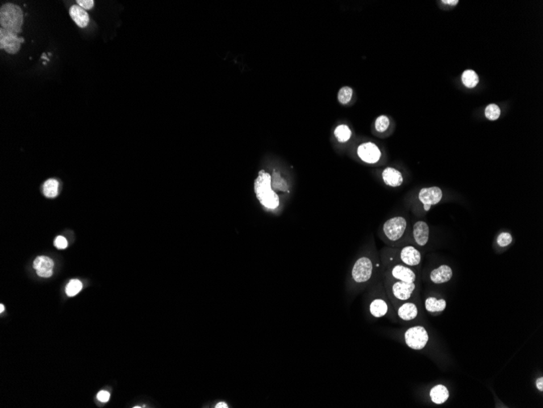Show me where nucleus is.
<instances>
[{
	"mask_svg": "<svg viewBox=\"0 0 543 408\" xmlns=\"http://www.w3.org/2000/svg\"><path fill=\"white\" fill-rule=\"evenodd\" d=\"M382 274V263L375 247L369 248L354 261L346 281L348 296L362 292L377 282Z\"/></svg>",
	"mask_w": 543,
	"mask_h": 408,
	"instance_id": "obj_1",
	"label": "nucleus"
},
{
	"mask_svg": "<svg viewBox=\"0 0 543 408\" xmlns=\"http://www.w3.org/2000/svg\"><path fill=\"white\" fill-rule=\"evenodd\" d=\"M379 235L381 240L389 247H399L412 244L411 222L403 215H396L388 218L381 225Z\"/></svg>",
	"mask_w": 543,
	"mask_h": 408,
	"instance_id": "obj_2",
	"label": "nucleus"
},
{
	"mask_svg": "<svg viewBox=\"0 0 543 408\" xmlns=\"http://www.w3.org/2000/svg\"><path fill=\"white\" fill-rule=\"evenodd\" d=\"M422 260L421 250L412 244L399 247H387L381 251L382 267L398 263L420 271Z\"/></svg>",
	"mask_w": 543,
	"mask_h": 408,
	"instance_id": "obj_3",
	"label": "nucleus"
},
{
	"mask_svg": "<svg viewBox=\"0 0 543 408\" xmlns=\"http://www.w3.org/2000/svg\"><path fill=\"white\" fill-rule=\"evenodd\" d=\"M383 284L392 306L415 299L420 296V283H406L383 278Z\"/></svg>",
	"mask_w": 543,
	"mask_h": 408,
	"instance_id": "obj_4",
	"label": "nucleus"
},
{
	"mask_svg": "<svg viewBox=\"0 0 543 408\" xmlns=\"http://www.w3.org/2000/svg\"><path fill=\"white\" fill-rule=\"evenodd\" d=\"M254 189L258 201L264 207L271 210L279 207V196L272 188L270 174L260 171L254 184Z\"/></svg>",
	"mask_w": 543,
	"mask_h": 408,
	"instance_id": "obj_5",
	"label": "nucleus"
},
{
	"mask_svg": "<svg viewBox=\"0 0 543 408\" xmlns=\"http://www.w3.org/2000/svg\"><path fill=\"white\" fill-rule=\"evenodd\" d=\"M23 12L20 7L13 4H6L0 9L1 29L7 32L17 34L22 31Z\"/></svg>",
	"mask_w": 543,
	"mask_h": 408,
	"instance_id": "obj_6",
	"label": "nucleus"
},
{
	"mask_svg": "<svg viewBox=\"0 0 543 408\" xmlns=\"http://www.w3.org/2000/svg\"><path fill=\"white\" fill-rule=\"evenodd\" d=\"M382 277L401 282L420 283L419 270L398 263L383 267Z\"/></svg>",
	"mask_w": 543,
	"mask_h": 408,
	"instance_id": "obj_7",
	"label": "nucleus"
},
{
	"mask_svg": "<svg viewBox=\"0 0 543 408\" xmlns=\"http://www.w3.org/2000/svg\"><path fill=\"white\" fill-rule=\"evenodd\" d=\"M403 341L406 346L411 350L421 351L428 344L429 336L425 328L421 325H415L404 332Z\"/></svg>",
	"mask_w": 543,
	"mask_h": 408,
	"instance_id": "obj_8",
	"label": "nucleus"
},
{
	"mask_svg": "<svg viewBox=\"0 0 543 408\" xmlns=\"http://www.w3.org/2000/svg\"><path fill=\"white\" fill-rule=\"evenodd\" d=\"M443 191L438 186L423 188L418 192L416 201L422 206V210L428 212L431 208L439 205L443 199Z\"/></svg>",
	"mask_w": 543,
	"mask_h": 408,
	"instance_id": "obj_9",
	"label": "nucleus"
},
{
	"mask_svg": "<svg viewBox=\"0 0 543 408\" xmlns=\"http://www.w3.org/2000/svg\"><path fill=\"white\" fill-rule=\"evenodd\" d=\"M429 237H430V229L425 221L417 220L411 224L412 244L421 250L428 244Z\"/></svg>",
	"mask_w": 543,
	"mask_h": 408,
	"instance_id": "obj_10",
	"label": "nucleus"
},
{
	"mask_svg": "<svg viewBox=\"0 0 543 408\" xmlns=\"http://www.w3.org/2000/svg\"><path fill=\"white\" fill-rule=\"evenodd\" d=\"M359 158L364 163L377 164L381 158V151L379 147L373 142H364L357 147Z\"/></svg>",
	"mask_w": 543,
	"mask_h": 408,
	"instance_id": "obj_11",
	"label": "nucleus"
},
{
	"mask_svg": "<svg viewBox=\"0 0 543 408\" xmlns=\"http://www.w3.org/2000/svg\"><path fill=\"white\" fill-rule=\"evenodd\" d=\"M415 299L411 301H404L402 303L398 304L396 306H393L394 310L396 312V315L401 321L403 322H411L417 318L420 313L418 307L417 301Z\"/></svg>",
	"mask_w": 543,
	"mask_h": 408,
	"instance_id": "obj_12",
	"label": "nucleus"
},
{
	"mask_svg": "<svg viewBox=\"0 0 543 408\" xmlns=\"http://www.w3.org/2000/svg\"><path fill=\"white\" fill-rule=\"evenodd\" d=\"M23 38H19L17 34L7 32L0 29V49H4L8 53H17L21 48V43H24Z\"/></svg>",
	"mask_w": 543,
	"mask_h": 408,
	"instance_id": "obj_13",
	"label": "nucleus"
},
{
	"mask_svg": "<svg viewBox=\"0 0 543 408\" xmlns=\"http://www.w3.org/2000/svg\"><path fill=\"white\" fill-rule=\"evenodd\" d=\"M390 301H388L383 297H374L369 302V313L374 318H379L386 316L390 312Z\"/></svg>",
	"mask_w": 543,
	"mask_h": 408,
	"instance_id": "obj_14",
	"label": "nucleus"
},
{
	"mask_svg": "<svg viewBox=\"0 0 543 408\" xmlns=\"http://www.w3.org/2000/svg\"><path fill=\"white\" fill-rule=\"evenodd\" d=\"M453 277L452 267L447 264H443L435 268L429 273V280L432 284H443L449 282Z\"/></svg>",
	"mask_w": 543,
	"mask_h": 408,
	"instance_id": "obj_15",
	"label": "nucleus"
},
{
	"mask_svg": "<svg viewBox=\"0 0 543 408\" xmlns=\"http://www.w3.org/2000/svg\"><path fill=\"white\" fill-rule=\"evenodd\" d=\"M53 261L49 257L39 256L34 262V268L40 277H51L53 274Z\"/></svg>",
	"mask_w": 543,
	"mask_h": 408,
	"instance_id": "obj_16",
	"label": "nucleus"
},
{
	"mask_svg": "<svg viewBox=\"0 0 543 408\" xmlns=\"http://www.w3.org/2000/svg\"><path fill=\"white\" fill-rule=\"evenodd\" d=\"M384 183L390 188H398L403 184V174L393 167H386L381 172Z\"/></svg>",
	"mask_w": 543,
	"mask_h": 408,
	"instance_id": "obj_17",
	"label": "nucleus"
},
{
	"mask_svg": "<svg viewBox=\"0 0 543 408\" xmlns=\"http://www.w3.org/2000/svg\"><path fill=\"white\" fill-rule=\"evenodd\" d=\"M69 15L77 26L85 28L90 21L88 13L78 5H73L69 9Z\"/></svg>",
	"mask_w": 543,
	"mask_h": 408,
	"instance_id": "obj_18",
	"label": "nucleus"
},
{
	"mask_svg": "<svg viewBox=\"0 0 543 408\" xmlns=\"http://www.w3.org/2000/svg\"><path fill=\"white\" fill-rule=\"evenodd\" d=\"M429 397L433 403L441 405L448 401L450 397L449 390L443 385H437L432 387L429 391Z\"/></svg>",
	"mask_w": 543,
	"mask_h": 408,
	"instance_id": "obj_19",
	"label": "nucleus"
},
{
	"mask_svg": "<svg viewBox=\"0 0 543 408\" xmlns=\"http://www.w3.org/2000/svg\"><path fill=\"white\" fill-rule=\"evenodd\" d=\"M424 307L429 314H439L445 310L447 301L443 298L438 299L435 297H428L424 301Z\"/></svg>",
	"mask_w": 543,
	"mask_h": 408,
	"instance_id": "obj_20",
	"label": "nucleus"
},
{
	"mask_svg": "<svg viewBox=\"0 0 543 408\" xmlns=\"http://www.w3.org/2000/svg\"><path fill=\"white\" fill-rule=\"evenodd\" d=\"M334 135L339 143H347L352 138V131L347 125L342 124L335 129Z\"/></svg>",
	"mask_w": 543,
	"mask_h": 408,
	"instance_id": "obj_21",
	"label": "nucleus"
},
{
	"mask_svg": "<svg viewBox=\"0 0 543 408\" xmlns=\"http://www.w3.org/2000/svg\"><path fill=\"white\" fill-rule=\"evenodd\" d=\"M271 181H272V188L277 190L281 191V192H288L289 190V186H288L287 182L285 180L284 178L281 177V174L277 171H274L271 176Z\"/></svg>",
	"mask_w": 543,
	"mask_h": 408,
	"instance_id": "obj_22",
	"label": "nucleus"
},
{
	"mask_svg": "<svg viewBox=\"0 0 543 408\" xmlns=\"http://www.w3.org/2000/svg\"><path fill=\"white\" fill-rule=\"evenodd\" d=\"M462 83L468 88H474L479 83V77L475 71L467 69L462 74Z\"/></svg>",
	"mask_w": 543,
	"mask_h": 408,
	"instance_id": "obj_23",
	"label": "nucleus"
},
{
	"mask_svg": "<svg viewBox=\"0 0 543 408\" xmlns=\"http://www.w3.org/2000/svg\"><path fill=\"white\" fill-rule=\"evenodd\" d=\"M59 183L56 180H48L43 184V194L49 198H54L58 195Z\"/></svg>",
	"mask_w": 543,
	"mask_h": 408,
	"instance_id": "obj_24",
	"label": "nucleus"
},
{
	"mask_svg": "<svg viewBox=\"0 0 543 408\" xmlns=\"http://www.w3.org/2000/svg\"><path fill=\"white\" fill-rule=\"evenodd\" d=\"M390 126V120L386 115H381L375 120L374 127L377 132L384 133L387 131Z\"/></svg>",
	"mask_w": 543,
	"mask_h": 408,
	"instance_id": "obj_25",
	"label": "nucleus"
},
{
	"mask_svg": "<svg viewBox=\"0 0 543 408\" xmlns=\"http://www.w3.org/2000/svg\"><path fill=\"white\" fill-rule=\"evenodd\" d=\"M501 115V109L495 104H490L485 109V116L490 121H496Z\"/></svg>",
	"mask_w": 543,
	"mask_h": 408,
	"instance_id": "obj_26",
	"label": "nucleus"
},
{
	"mask_svg": "<svg viewBox=\"0 0 543 408\" xmlns=\"http://www.w3.org/2000/svg\"><path fill=\"white\" fill-rule=\"evenodd\" d=\"M512 240H513V237L511 233L508 231H503L499 233L497 236L496 243L498 247L503 249L509 246L512 243Z\"/></svg>",
	"mask_w": 543,
	"mask_h": 408,
	"instance_id": "obj_27",
	"label": "nucleus"
},
{
	"mask_svg": "<svg viewBox=\"0 0 543 408\" xmlns=\"http://www.w3.org/2000/svg\"><path fill=\"white\" fill-rule=\"evenodd\" d=\"M352 95H353L352 88H349V87H343L339 90L338 99H339V101L341 104L347 105L350 101H352Z\"/></svg>",
	"mask_w": 543,
	"mask_h": 408,
	"instance_id": "obj_28",
	"label": "nucleus"
},
{
	"mask_svg": "<svg viewBox=\"0 0 543 408\" xmlns=\"http://www.w3.org/2000/svg\"><path fill=\"white\" fill-rule=\"evenodd\" d=\"M82 289V284L78 280H72L66 286V293L68 297H73Z\"/></svg>",
	"mask_w": 543,
	"mask_h": 408,
	"instance_id": "obj_29",
	"label": "nucleus"
},
{
	"mask_svg": "<svg viewBox=\"0 0 543 408\" xmlns=\"http://www.w3.org/2000/svg\"><path fill=\"white\" fill-rule=\"evenodd\" d=\"M56 248L59 250H64L68 247V241L67 239L64 237V236H57L55 239V243H54Z\"/></svg>",
	"mask_w": 543,
	"mask_h": 408,
	"instance_id": "obj_30",
	"label": "nucleus"
},
{
	"mask_svg": "<svg viewBox=\"0 0 543 408\" xmlns=\"http://www.w3.org/2000/svg\"><path fill=\"white\" fill-rule=\"evenodd\" d=\"M77 4L84 10H90L94 7L93 0H77Z\"/></svg>",
	"mask_w": 543,
	"mask_h": 408,
	"instance_id": "obj_31",
	"label": "nucleus"
},
{
	"mask_svg": "<svg viewBox=\"0 0 543 408\" xmlns=\"http://www.w3.org/2000/svg\"><path fill=\"white\" fill-rule=\"evenodd\" d=\"M97 398H98V399L99 400L100 402H107V401H108L109 398H110V393H109L107 391L102 390V391H100L99 392V393H98V395H97Z\"/></svg>",
	"mask_w": 543,
	"mask_h": 408,
	"instance_id": "obj_32",
	"label": "nucleus"
},
{
	"mask_svg": "<svg viewBox=\"0 0 543 408\" xmlns=\"http://www.w3.org/2000/svg\"><path fill=\"white\" fill-rule=\"evenodd\" d=\"M536 387H537V389H538L539 391H540V392H542L543 391V377H542V376H541V377H539V378H537V380H536Z\"/></svg>",
	"mask_w": 543,
	"mask_h": 408,
	"instance_id": "obj_33",
	"label": "nucleus"
},
{
	"mask_svg": "<svg viewBox=\"0 0 543 408\" xmlns=\"http://www.w3.org/2000/svg\"><path fill=\"white\" fill-rule=\"evenodd\" d=\"M442 3L445 4V5H450V6H456V5H458L459 1L458 0H456V1H454V0H447V1L443 0Z\"/></svg>",
	"mask_w": 543,
	"mask_h": 408,
	"instance_id": "obj_34",
	"label": "nucleus"
},
{
	"mask_svg": "<svg viewBox=\"0 0 543 408\" xmlns=\"http://www.w3.org/2000/svg\"><path fill=\"white\" fill-rule=\"evenodd\" d=\"M215 407H216V408H227V407H229V406H228V404L226 403V402H218V404H216V405H215Z\"/></svg>",
	"mask_w": 543,
	"mask_h": 408,
	"instance_id": "obj_35",
	"label": "nucleus"
},
{
	"mask_svg": "<svg viewBox=\"0 0 543 408\" xmlns=\"http://www.w3.org/2000/svg\"><path fill=\"white\" fill-rule=\"evenodd\" d=\"M4 311H5V306H4L3 304H1V305H0V312L3 313Z\"/></svg>",
	"mask_w": 543,
	"mask_h": 408,
	"instance_id": "obj_36",
	"label": "nucleus"
}]
</instances>
